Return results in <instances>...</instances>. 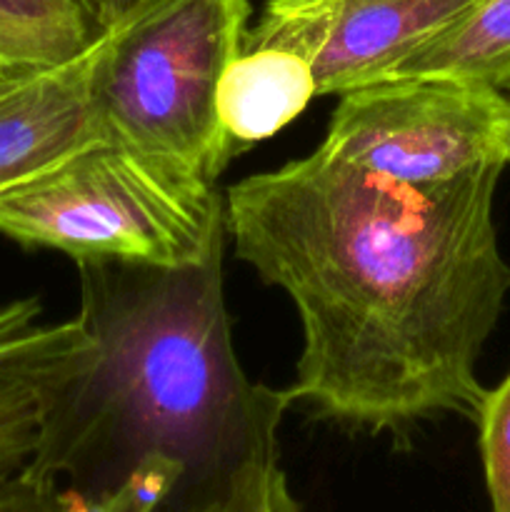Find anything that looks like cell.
Returning <instances> with one entry per match:
<instances>
[{"label": "cell", "mask_w": 510, "mask_h": 512, "mask_svg": "<svg viewBox=\"0 0 510 512\" xmlns=\"http://www.w3.org/2000/svg\"><path fill=\"white\" fill-rule=\"evenodd\" d=\"M503 168L403 185L318 148L225 190L235 255L298 310L290 403L395 438L440 415L478 420V358L510 293Z\"/></svg>", "instance_id": "cell-1"}, {"label": "cell", "mask_w": 510, "mask_h": 512, "mask_svg": "<svg viewBox=\"0 0 510 512\" xmlns=\"http://www.w3.org/2000/svg\"><path fill=\"white\" fill-rule=\"evenodd\" d=\"M78 320L93 348L50 393L25 473L85 495L148 458L180 465L170 512L278 468L290 398L240 368L223 298V250L185 268L83 260Z\"/></svg>", "instance_id": "cell-2"}, {"label": "cell", "mask_w": 510, "mask_h": 512, "mask_svg": "<svg viewBox=\"0 0 510 512\" xmlns=\"http://www.w3.org/2000/svg\"><path fill=\"white\" fill-rule=\"evenodd\" d=\"M250 0H140L95 45L93 95L108 138L195 183L218 185L235 155L218 85L243 50Z\"/></svg>", "instance_id": "cell-3"}, {"label": "cell", "mask_w": 510, "mask_h": 512, "mask_svg": "<svg viewBox=\"0 0 510 512\" xmlns=\"http://www.w3.org/2000/svg\"><path fill=\"white\" fill-rule=\"evenodd\" d=\"M0 235L75 263L185 268L223 250L225 205L215 185L183 178L105 135L0 190Z\"/></svg>", "instance_id": "cell-4"}, {"label": "cell", "mask_w": 510, "mask_h": 512, "mask_svg": "<svg viewBox=\"0 0 510 512\" xmlns=\"http://www.w3.org/2000/svg\"><path fill=\"white\" fill-rule=\"evenodd\" d=\"M510 95L450 75H395L338 95L320 148L403 185L505 165Z\"/></svg>", "instance_id": "cell-5"}, {"label": "cell", "mask_w": 510, "mask_h": 512, "mask_svg": "<svg viewBox=\"0 0 510 512\" xmlns=\"http://www.w3.org/2000/svg\"><path fill=\"white\" fill-rule=\"evenodd\" d=\"M475 0H268L243 48H275L313 65L318 95L390 78Z\"/></svg>", "instance_id": "cell-6"}, {"label": "cell", "mask_w": 510, "mask_h": 512, "mask_svg": "<svg viewBox=\"0 0 510 512\" xmlns=\"http://www.w3.org/2000/svg\"><path fill=\"white\" fill-rule=\"evenodd\" d=\"M95 45L63 65L0 75V190L105 138L93 95Z\"/></svg>", "instance_id": "cell-7"}, {"label": "cell", "mask_w": 510, "mask_h": 512, "mask_svg": "<svg viewBox=\"0 0 510 512\" xmlns=\"http://www.w3.org/2000/svg\"><path fill=\"white\" fill-rule=\"evenodd\" d=\"M318 95L313 65L275 48H243L218 85V120L235 155L293 123Z\"/></svg>", "instance_id": "cell-8"}, {"label": "cell", "mask_w": 510, "mask_h": 512, "mask_svg": "<svg viewBox=\"0 0 510 512\" xmlns=\"http://www.w3.org/2000/svg\"><path fill=\"white\" fill-rule=\"evenodd\" d=\"M395 75H450L510 93V0H475Z\"/></svg>", "instance_id": "cell-9"}, {"label": "cell", "mask_w": 510, "mask_h": 512, "mask_svg": "<svg viewBox=\"0 0 510 512\" xmlns=\"http://www.w3.org/2000/svg\"><path fill=\"white\" fill-rule=\"evenodd\" d=\"M105 30L100 0H0V38L18 70L68 63Z\"/></svg>", "instance_id": "cell-10"}, {"label": "cell", "mask_w": 510, "mask_h": 512, "mask_svg": "<svg viewBox=\"0 0 510 512\" xmlns=\"http://www.w3.org/2000/svg\"><path fill=\"white\" fill-rule=\"evenodd\" d=\"M90 348L63 363L0 375V483L28 468L38 448L50 393L88 358Z\"/></svg>", "instance_id": "cell-11"}, {"label": "cell", "mask_w": 510, "mask_h": 512, "mask_svg": "<svg viewBox=\"0 0 510 512\" xmlns=\"http://www.w3.org/2000/svg\"><path fill=\"white\" fill-rule=\"evenodd\" d=\"M90 335L78 315L45 323L38 298L0 303V375L63 363L90 348Z\"/></svg>", "instance_id": "cell-12"}, {"label": "cell", "mask_w": 510, "mask_h": 512, "mask_svg": "<svg viewBox=\"0 0 510 512\" xmlns=\"http://www.w3.org/2000/svg\"><path fill=\"white\" fill-rule=\"evenodd\" d=\"M475 425L490 512H510V373L498 388L485 393Z\"/></svg>", "instance_id": "cell-13"}, {"label": "cell", "mask_w": 510, "mask_h": 512, "mask_svg": "<svg viewBox=\"0 0 510 512\" xmlns=\"http://www.w3.org/2000/svg\"><path fill=\"white\" fill-rule=\"evenodd\" d=\"M188 512H300V508L290 495L288 480L278 465L248 475L225 495Z\"/></svg>", "instance_id": "cell-14"}, {"label": "cell", "mask_w": 510, "mask_h": 512, "mask_svg": "<svg viewBox=\"0 0 510 512\" xmlns=\"http://www.w3.org/2000/svg\"><path fill=\"white\" fill-rule=\"evenodd\" d=\"M0 512H63V490L20 473L0 483Z\"/></svg>", "instance_id": "cell-15"}, {"label": "cell", "mask_w": 510, "mask_h": 512, "mask_svg": "<svg viewBox=\"0 0 510 512\" xmlns=\"http://www.w3.org/2000/svg\"><path fill=\"white\" fill-rule=\"evenodd\" d=\"M140 0H100L103 5V15H105V23H115L118 18H123L130 8H135Z\"/></svg>", "instance_id": "cell-16"}, {"label": "cell", "mask_w": 510, "mask_h": 512, "mask_svg": "<svg viewBox=\"0 0 510 512\" xmlns=\"http://www.w3.org/2000/svg\"><path fill=\"white\" fill-rule=\"evenodd\" d=\"M10 73H20L18 65H15L13 55H10L8 45L3 43V38H0V75H10Z\"/></svg>", "instance_id": "cell-17"}, {"label": "cell", "mask_w": 510, "mask_h": 512, "mask_svg": "<svg viewBox=\"0 0 510 512\" xmlns=\"http://www.w3.org/2000/svg\"><path fill=\"white\" fill-rule=\"evenodd\" d=\"M505 165H510V135H508V155H505Z\"/></svg>", "instance_id": "cell-18"}]
</instances>
